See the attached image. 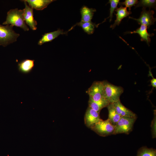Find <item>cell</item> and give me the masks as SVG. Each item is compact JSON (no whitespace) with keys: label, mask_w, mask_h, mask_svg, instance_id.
Instances as JSON below:
<instances>
[{"label":"cell","mask_w":156,"mask_h":156,"mask_svg":"<svg viewBox=\"0 0 156 156\" xmlns=\"http://www.w3.org/2000/svg\"><path fill=\"white\" fill-rule=\"evenodd\" d=\"M2 24L19 27L25 31L29 30L24 19L23 10L18 8L11 9L8 12L6 20Z\"/></svg>","instance_id":"cell-1"},{"label":"cell","mask_w":156,"mask_h":156,"mask_svg":"<svg viewBox=\"0 0 156 156\" xmlns=\"http://www.w3.org/2000/svg\"><path fill=\"white\" fill-rule=\"evenodd\" d=\"M11 25L3 26L0 24V45L5 47L17 41L20 34L16 33Z\"/></svg>","instance_id":"cell-2"},{"label":"cell","mask_w":156,"mask_h":156,"mask_svg":"<svg viewBox=\"0 0 156 156\" xmlns=\"http://www.w3.org/2000/svg\"><path fill=\"white\" fill-rule=\"evenodd\" d=\"M103 82L105 99L111 103L120 100V96L123 92V88L115 86L106 80L103 81Z\"/></svg>","instance_id":"cell-3"},{"label":"cell","mask_w":156,"mask_h":156,"mask_svg":"<svg viewBox=\"0 0 156 156\" xmlns=\"http://www.w3.org/2000/svg\"><path fill=\"white\" fill-rule=\"evenodd\" d=\"M137 117H121L114 126L113 134L124 133L128 134L132 131Z\"/></svg>","instance_id":"cell-4"},{"label":"cell","mask_w":156,"mask_h":156,"mask_svg":"<svg viewBox=\"0 0 156 156\" xmlns=\"http://www.w3.org/2000/svg\"><path fill=\"white\" fill-rule=\"evenodd\" d=\"M87 92L89 98L94 101L106 99L103 81L94 82Z\"/></svg>","instance_id":"cell-5"},{"label":"cell","mask_w":156,"mask_h":156,"mask_svg":"<svg viewBox=\"0 0 156 156\" xmlns=\"http://www.w3.org/2000/svg\"><path fill=\"white\" fill-rule=\"evenodd\" d=\"M90 129L99 135L105 137L113 134L114 126L108 119L105 120L101 119Z\"/></svg>","instance_id":"cell-6"},{"label":"cell","mask_w":156,"mask_h":156,"mask_svg":"<svg viewBox=\"0 0 156 156\" xmlns=\"http://www.w3.org/2000/svg\"><path fill=\"white\" fill-rule=\"evenodd\" d=\"M154 13V11L153 10H147L146 8H143L140 16L138 18L131 17H129V18L136 21L140 25L146 26L148 29L151 25H153L156 21V18H154L153 16Z\"/></svg>","instance_id":"cell-7"},{"label":"cell","mask_w":156,"mask_h":156,"mask_svg":"<svg viewBox=\"0 0 156 156\" xmlns=\"http://www.w3.org/2000/svg\"><path fill=\"white\" fill-rule=\"evenodd\" d=\"M22 1L24 2L25 5V8L23 10V16L25 23L32 30H36L37 23L34 18L33 9L24 0Z\"/></svg>","instance_id":"cell-8"},{"label":"cell","mask_w":156,"mask_h":156,"mask_svg":"<svg viewBox=\"0 0 156 156\" xmlns=\"http://www.w3.org/2000/svg\"><path fill=\"white\" fill-rule=\"evenodd\" d=\"M101 119L99 113L88 107L84 116V123L86 126L90 128Z\"/></svg>","instance_id":"cell-9"},{"label":"cell","mask_w":156,"mask_h":156,"mask_svg":"<svg viewBox=\"0 0 156 156\" xmlns=\"http://www.w3.org/2000/svg\"><path fill=\"white\" fill-rule=\"evenodd\" d=\"M147 27L144 25H141L140 27L138 28L135 30L132 31H127L125 34H138L141 37V41L146 42L148 45L151 42L150 37L153 36L154 34L153 33L150 34L148 33L147 29Z\"/></svg>","instance_id":"cell-10"},{"label":"cell","mask_w":156,"mask_h":156,"mask_svg":"<svg viewBox=\"0 0 156 156\" xmlns=\"http://www.w3.org/2000/svg\"><path fill=\"white\" fill-rule=\"evenodd\" d=\"M68 32H64L63 29H59L55 31L45 33L39 40L38 44L41 45L45 43L51 42L60 35H66Z\"/></svg>","instance_id":"cell-11"},{"label":"cell","mask_w":156,"mask_h":156,"mask_svg":"<svg viewBox=\"0 0 156 156\" xmlns=\"http://www.w3.org/2000/svg\"><path fill=\"white\" fill-rule=\"evenodd\" d=\"M115 11L116 12V18L114 23L110 26V27L112 29H114L116 25H118L123 18L129 16L132 13L131 11H128L126 7H123L122 6L117 8Z\"/></svg>","instance_id":"cell-12"},{"label":"cell","mask_w":156,"mask_h":156,"mask_svg":"<svg viewBox=\"0 0 156 156\" xmlns=\"http://www.w3.org/2000/svg\"><path fill=\"white\" fill-rule=\"evenodd\" d=\"M113 104L117 113L121 117H137L136 114L122 105L120 100Z\"/></svg>","instance_id":"cell-13"},{"label":"cell","mask_w":156,"mask_h":156,"mask_svg":"<svg viewBox=\"0 0 156 156\" xmlns=\"http://www.w3.org/2000/svg\"><path fill=\"white\" fill-rule=\"evenodd\" d=\"M34 60L29 59L24 60L18 64V69L19 72L25 74L30 73L34 66Z\"/></svg>","instance_id":"cell-14"},{"label":"cell","mask_w":156,"mask_h":156,"mask_svg":"<svg viewBox=\"0 0 156 156\" xmlns=\"http://www.w3.org/2000/svg\"><path fill=\"white\" fill-rule=\"evenodd\" d=\"M33 9L41 10L47 7L53 0H24Z\"/></svg>","instance_id":"cell-15"},{"label":"cell","mask_w":156,"mask_h":156,"mask_svg":"<svg viewBox=\"0 0 156 156\" xmlns=\"http://www.w3.org/2000/svg\"><path fill=\"white\" fill-rule=\"evenodd\" d=\"M109 103V101L106 99L95 101L89 98L88 101V107L99 113L103 108L107 107Z\"/></svg>","instance_id":"cell-16"},{"label":"cell","mask_w":156,"mask_h":156,"mask_svg":"<svg viewBox=\"0 0 156 156\" xmlns=\"http://www.w3.org/2000/svg\"><path fill=\"white\" fill-rule=\"evenodd\" d=\"M96 10L95 9L89 8L85 6H83L80 9L81 15V21L84 22H91L94 12Z\"/></svg>","instance_id":"cell-17"},{"label":"cell","mask_w":156,"mask_h":156,"mask_svg":"<svg viewBox=\"0 0 156 156\" xmlns=\"http://www.w3.org/2000/svg\"><path fill=\"white\" fill-rule=\"evenodd\" d=\"M107 107L108 111V119L115 126L120 120L121 116L117 113L113 103H109Z\"/></svg>","instance_id":"cell-18"},{"label":"cell","mask_w":156,"mask_h":156,"mask_svg":"<svg viewBox=\"0 0 156 156\" xmlns=\"http://www.w3.org/2000/svg\"><path fill=\"white\" fill-rule=\"evenodd\" d=\"M78 25L81 27L86 33L88 34H92L94 31L95 27L98 26L97 25L92 23L91 21L89 22H84L81 21L77 23L74 27H72L68 31H70L73 29L75 25Z\"/></svg>","instance_id":"cell-19"},{"label":"cell","mask_w":156,"mask_h":156,"mask_svg":"<svg viewBox=\"0 0 156 156\" xmlns=\"http://www.w3.org/2000/svg\"><path fill=\"white\" fill-rule=\"evenodd\" d=\"M137 156H156V150L152 148L142 147L138 151Z\"/></svg>","instance_id":"cell-20"},{"label":"cell","mask_w":156,"mask_h":156,"mask_svg":"<svg viewBox=\"0 0 156 156\" xmlns=\"http://www.w3.org/2000/svg\"><path fill=\"white\" fill-rule=\"evenodd\" d=\"M156 1L155 0H141L138 1V3L135 5V8L142 7L143 8H146L148 7L155 8L156 5Z\"/></svg>","instance_id":"cell-21"},{"label":"cell","mask_w":156,"mask_h":156,"mask_svg":"<svg viewBox=\"0 0 156 156\" xmlns=\"http://www.w3.org/2000/svg\"><path fill=\"white\" fill-rule=\"evenodd\" d=\"M120 0H109L108 3H110V12L109 16L105 19L103 22H104L106 21V20L107 19L110 18L109 21L110 22L112 20V19L113 16V14L114 12V11L115 9L117 8L118 4L120 2Z\"/></svg>","instance_id":"cell-22"},{"label":"cell","mask_w":156,"mask_h":156,"mask_svg":"<svg viewBox=\"0 0 156 156\" xmlns=\"http://www.w3.org/2000/svg\"><path fill=\"white\" fill-rule=\"evenodd\" d=\"M138 2L137 0H125L124 2H119V4L120 6L125 5L126 8H129V11H130L131 8L133 6H135Z\"/></svg>","instance_id":"cell-23"},{"label":"cell","mask_w":156,"mask_h":156,"mask_svg":"<svg viewBox=\"0 0 156 156\" xmlns=\"http://www.w3.org/2000/svg\"><path fill=\"white\" fill-rule=\"evenodd\" d=\"M156 113H154V117L152 120L151 127V132L152 138H155L156 137Z\"/></svg>","instance_id":"cell-24"},{"label":"cell","mask_w":156,"mask_h":156,"mask_svg":"<svg viewBox=\"0 0 156 156\" xmlns=\"http://www.w3.org/2000/svg\"><path fill=\"white\" fill-rule=\"evenodd\" d=\"M151 84L152 86L156 88V79L155 78H153L151 80Z\"/></svg>","instance_id":"cell-25"}]
</instances>
